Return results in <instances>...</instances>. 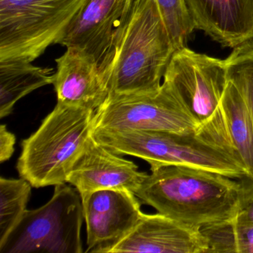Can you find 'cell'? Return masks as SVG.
Listing matches in <instances>:
<instances>
[{
    "label": "cell",
    "instance_id": "6da1fadb",
    "mask_svg": "<svg viewBox=\"0 0 253 253\" xmlns=\"http://www.w3.org/2000/svg\"><path fill=\"white\" fill-rule=\"evenodd\" d=\"M91 136L111 152L131 155L150 164L183 166L235 179L250 177L229 137L221 109L197 131L188 133L145 130L93 129Z\"/></svg>",
    "mask_w": 253,
    "mask_h": 253
},
{
    "label": "cell",
    "instance_id": "7a4b0ae2",
    "mask_svg": "<svg viewBox=\"0 0 253 253\" xmlns=\"http://www.w3.org/2000/svg\"><path fill=\"white\" fill-rule=\"evenodd\" d=\"M151 171L136 196L191 229L233 220L242 208V179L183 166H164Z\"/></svg>",
    "mask_w": 253,
    "mask_h": 253
},
{
    "label": "cell",
    "instance_id": "3957f363",
    "mask_svg": "<svg viewBox=\"0 0 253 253\" xmlns=\"http://www.w3.org/2000/svg\"><path fill=\"white\" fill-rule=\"evenodd\" d=\"M174 52L156 0H127L103 72L109 94L158 91Z\"/></svg>",
    "mask_w": 253,
    "mask_h": 253
},
{
    "label": "cell",
    "instance_id": "277c9868",
    "mask_svg": "<svg viewBox=\"0 0 253 253\" xmlns=\"http://www.w3.org/2000/svg\"><path fill=\"white\" fill-rule=\"evenodd\" d=\"M95 110L57 102L54 110L22 142L17 169L32 187L67 183L92 131Z\"/></svg>",
    "mask_w": 253,
    "mask_h": 253
},
{
    "label": "cell",
    "instance_id": "5b68a950",
    "mask_svg": "<svg viewBox=\"0 0 253 253\" xmlns=\"http://www.w3.org/2000/svg\"><path fill=\"white\" fill-rule=\"evenodd\" d=\"M88 0H0V62L32 63L60 44Z\"/></svg>",
    "mask_w": 253,
    "mask_h": 253
},
{
    "label": "cell",
    "instance_id": "8992f818",
    "mask_svg": "<svg viewBox=\"0 0 253 253\" xmlns=\"http://www.w3.org/2000/svg\"><path fill=\"white\" fill-rule=\"evenodd\" d=\"M84 219L82 200L76 188L56 185L47 204L26 210L0 244V253H83Z\"/></svg>",
    "mask_w": 253,
    "mask_h": 253
},
{
    "label": "cell",
    "instance_id": "52a82bcc",
    "mask_svg": "<svg viewBox=\"0 0 253 253\" xmlns=\"http://www.w3.org/2000/svg\"><path fill=\"white\" fill-rule=\"evenodd\" d=\"M201 124L163 82L158 91L146 94H109L94 112L93 129L145 130L188 133Z\"/></svg>",
    "mask_w": 253,
    "mask_h": 253
},
{
    "label": "cell",
    "instance_id": "ba28073f",
    "mask_svg": "<svg viewBox=\"0 0 253 253\" xmlns=\"http://www.w3.org/2000/svg\"><path fill=\"white\" fill-rule=\"evenodd\" d=\"M164 81L195 120L204 125L220 111L228 81L226 59L214 58L183 47L171 57Z\"/></svg>",
    "mask_w": 253,
    "mask_h": 253
},
{
    "label": "cell",
    "instance_id": "9c48e42d",
    "mask_svg": "<svg viewBox=\"0 0 253 253\" xmlns=\"http://www.w3.org/2000/svg\"><path fill=\"white\" fill-rule=\"evenodd\" d=\"M138 199L131 191L103 189L82 201L87 228L85 253H109L127 236L143 214Z\"/></svg>",
    "mask_w": 253,
    "mask_h": 253
},
{
    "label": "cell",
    "instance_id": "30bf717a",
    "mask_svg": "<svg viewBox=\"0 0 253 253\" xmlns=\"http://www.w3.org/2000/svg\"><path fill=\"white\" fill-rule=\"evenodd\" d=\"M148 174L138 171L132 161L124 159L90 136L67 177L84 201L103 189H121L135 193Z\"/></svg>",
    "mask_w": 253,
    "mask_h": 253
},
{
    "label": "cell",
    "instance_id": "8fae6325",
    "mask_svg": "<svg viewBox=\"0 0 253 253\" xmlns=\"http://www.w3.org/2000/svg\"><path fill=\"white\" fill-rule=\"evenodd\" d=\"M126 2L127 0H88L69 25L60 44L94 57L103 75L112 59L115 35Z\"/></svg>",
    "mask_w": 253,
    "mask_h": 253
},
{
    "label": "cell",
    "instance_id": "7c38bea8",
    "mask_svg": "<svg viewBox=\"0 0 253 253\" xmlns=\"http://www.w3.org/2000/svg\"><path fill=\"white\" fill-rule=\"evenodd\" d=\"M207 241L195 230L161 213H143L132 231L109 253H207Z\"/></svg>",
    "mask_w": 253,
    "mask_h": 253
},
{
    "label": "cell",
    "instance_id": "4fadbf2b",
    "mask_svg": "<svg viewBox=\"0 0 253 253\" xmlns=\"http://www.w3.org/2000/svg\"><path fill=\"white\" fill-rule=\"evenodd\" d=\"M56 63L52 84L57 102L95 111L104 103L109 87L94 57L78 48H67Z\"/></svg>",
    "mask_w": 253,
    "mask_h": 253
},
{
    "label": "cell",
    "instance_id": "5bb4252c",
    "mask_svg": "<svg viewBox=\"0 0 253 253\" xmlns=\"http://www.w3.org/2000/svg\"><path fill=\"white\" fill-rule=\"evenodd\" d=\"M195 29L225 47L253 41V0H184Z\"/></svg>",
    "mask_w": 253,
    "mask_h": 253
},
{
    "label": "cell",
    "instance_id": "9a60e30c",
    "mask_svg": "<svg viewBox=\"0 0 253 253\" xmlns=\"http://www.w3.org/2000/svg\"><path fill=\"white\" fill-rule=\"evenodd\" d=\"M52 69L28 62H0V118L11 115L14 105L25 96L52 84Z\"/></svg>",
    "mask_w": 253,
    "mask_h": 253
},
{
    "label": "cell",
    "instance_id": "2e32d148",
    "mask_svg": "<svg viewBox=\"0 0 253 253\" xmlns=\"http://www.w3.org/2000/svg\"><path fill=\"white\" fill-rule=\"evenodd\" d=\"M229 137L253 180V119L241 93L228 80L220 101Z\"/></svg>",
    "mask_w": 253,
    "mask_h": 253
},
{
    "label": "cell",
    "instance_id": "e0dca14e",
    "mask_svg": "<svg viewBox=\"0 0 253 253\" xmlns=\"http://www.w3.org/2000/svg\"><path fill=\"white\" fill-rule=\"evenodd\" d=\"M200 231L207 241V253H253V225L231 220L209 225Z\"/></svg>",
    "mask_w": 253,
    "mask_h": 253
},
{
    "label": "cell",
    "instance_id": "ac0fdd59",
    "mask_svg": "<svg viewBox=\"0 0 253 253\" xmlns=\"http://www.w3.org/2000/svg\"><path fill=\"white\" fill-rule=\"evenodd\" d=\"M32 186L23 177H0V244L26 212Z\"/></svg>",
    "mask_w": 253,
    "mask_h": 253
},
{
    "label": "cell",
    "instance_id": "d6986e66",
    "mask_svg": "<svg viewBox=\"0 0 253 253\" xmlns=\"http://www.w3.org/2000/svg\"><path fill=\"white\" fill-rule=\"evenodd\" d=\"M226 61L227 79L241 93L253 119V41L234 48Z\"/></svg>",
    "mask_w": 253,
    "mask_h": 253
},
{
    "label": "cell",
    "instance_id": "ffe728a7",
    "mask_svg": "<svg viewBox=\"0 0 253 253\" xmlns=\"http://www.w3.org/2000/svg\"><path fill=\"white\" fill-rule=\"evenodd\" d=\"M175 51L183 48L195 30L184 0H156Z\"/></svg>",
    "mask_w": 253,
    "mask_h": 253
},
{
    "label": "cell",
    "instance_id": "44dd1931",
    "mask_svg": "<svg viewBox=\"0 0 253 253\" xmlns=\"http://www.w3.org/2000/svg\"><path fill=\"white\" fill-rule=\"evenodd\" d=\"M245 186V199L242 208L234 221L243 225H253V180L250 177L242 179Z\"/></svg>",
    "mask_w": 253,
    "mask_h": 253
},
{
    "label": "cell",
    "instance_id": "7402d4cb",
    "mask_svg": "<svg viewBox=\"0 0 253 253\" xmlns=\"http://www.w3.org/2000/svg\"><path fill=\"white\" fill-rule=\"evenodd\" d=\"M16 137L7 129L6 125L0 126V163L8 161L14 152Z\"/></svg>",
    "mask_w": 253,
    "mask_h": 253
}]
</instances>
